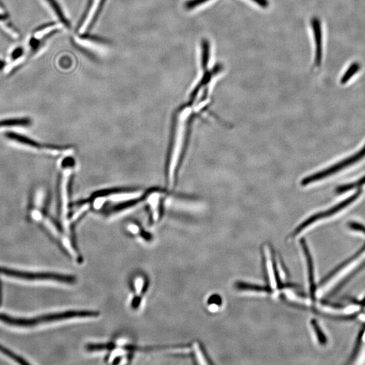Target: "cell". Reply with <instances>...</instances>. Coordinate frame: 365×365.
Masks as SVG:
<instances>
[{
  "label": "cell",
  "instance_id": "1",
  "mask_svg": "<svg viewBox=\"0 0 365 365\" xmlns=\"http://www.w3.org/2000/svg\"><path fill=\"white\" fill-rule=\"evenodd\" d=\"M99 312L94 311H69L66 312L51 313L35 317V318L24 319L14 318L8 315L0 313V321L10 326L18 327H32L37 325L58 322V321L68 320L73 319H92L97 318Z\"/></svg>",
  "mask_w": 365,
  "mask_h": 365
},
{
  "label": "cell",
  "instance_id": "2",
  "mask_svg": "<svg viewBox=\"0 0 365 365\" xmlns=\"http://www.w3.org/2000/svg\"><path fill=\"white\" fill-rule=\"evenodd\" d=\"M0 274L12 277V278L21 279L30 281L50 280L55 282L66 283V284H74L76 282L75 277L72 275L58 274L53 273H33L26 272L0 267Z\"/></svg>",
  "mask_w": 365,
  "mask_h": 365
},
{
  "label": "cell",
  "instance_id": "3",
  "mask_svg": "<svg viewBox=\"0 0 365 365\" xmlns=\"http://www.w3.org/2000/svg\"><path fill=\"white\" fill-rule=\"evenodd\" d=\"M365 156V145L359 152L356 153L351 157L342 160V161L338 162V163L334 164L332 167L328 168V169L323 170V171L318 172L313 175L305 177L301 181L302 185L306 186V185L311 184V183L317 182V181L322 180L327 177L334 175V174L338 173V172L342 171V170L353 165V164L359 162V160L363 159Z\"/></svg>",
  "mask_w": 365,
  "mask_h": 365
},
{
  "label": "cell",
  "instance_id": "4",
  "mask_svg": "<svg viewBox=\"0 0 365 365\" xmlns=\"http://www.w3.org/2000/svg\"><path fill=\"white\" fill-rule=\"evenodd\" d=\"M362 194V190H359L358 192L355 193L353 196L349 197V198L346 199L342 202H340L337 205L334 206V207L330 208V209L327 210L326 211L321 212L316 214V215L311 216V217L309 218L307 220H306L305 222L302 223L297 229H296L294 234H298L301 231H303V229L307 228V227L312 225L313 223L316 222L324 218L331 217V216L335 215V214L338 213V212L341 211L344 208L347 207L350 204H353L354 202L356 201L357 199L359 198Z\"/></svg>",
  "mask_w": 365,
  "mask_h": 365
},
{
  "label": "cell",
  "instance_id": "5",
  "mask_svg": "<svg viewBox=\"0 0 365 365\" xmlns=\"http://www.w3.org/2000/svg\"><path fill=\"white\" fill-rule=\"evenodd\" d=\"M311 24L313 32H314L315 43H316V57H315V64L317 66H320L322 60V32L320 20L315 17L311 20Z\"/></svg>",
  "mask_w": 365,
  "mask_h": 365
},
{
  "label": "cell",
  "instance_id": "6",
  "mask_svg": "<svg viewBox=\"0 0 365 365\" xmlns=\"http://www.w3.org/2000/svg\"><path fill=\"white\" fill-rule=\"evenodd\" d=\"M49 9L53 14L55 15L56 18L58 19L59 23L61 25L64 26L66 29L69 30L71 28V24H70L69 20L62 9L60 3L58 2V0H45Z\"/></svg>",
  "mask_w": 365,
  "mask_h": 365
},
{
  "label": "cell",
  "instance_id": "7",
  "mask_svg": "<svg viewBox=\"0 0 365 365\" xmlns=\"http://www.w3.org/2000/svg\"><path fill=\"white\" fill-rule=\"evenodd\" d=\"M61 26L62 25L59 22H53V23L41 26V28L33 32L32 38L37 41H41L42 39L49 37V35H51L53 32L58 31L59 29H60Z\"/></svg>",
  "mask_w": 365,
  "mask_h": 365
},
{
  "label": "cell",
  "instance_id": "8",
  "mask_svg": "<svg viewBox=\"0 0 365 365\" xmlns=\"http://www.w3.org/2000/svg\"><path fill=\"white\" fill-rule=\"evenodd\" d=\"M134 286L135 295L132 301L131 307L137 309L140 304L143 293H145L146 289H147L146 281L142 277H139L135 280Z\"/></svg>",
  "mask_w": 365,
  "mask_h": 365
},
{
  "label": "cell",
  "instance_id": "9",
  "mask_svg": "<svg viewBox=\"0 0 365 365\" xmlns=\"http://www.w3.org/2000/svg\"><path fill=\"white\" fill-rule=\"evenodd\" d=\"M365 250V243L364 244V245L362 246V247L361 248V249L359 250L358 252H357L356 253L354 254L353 257H351V258H349V259H347V261H345L344 262V263H342V264H340L339 266L337 267V268H336L335 269H334L333 271H332L330 273V274L327 275L326 278L324 279V280H322V283L321 284H324L325 283L328 282V281L330 280L331 278H332V277H334V275L336 274V273L339 272L340 271H341L342 269L345 268L346 266H347V265H349L350 263H351L353 261H355V260H356L357 258L359 257V256L361 255V254H363V252H364Z\"/></svg>",
  "mask_w": 365,
  "mask_h": 365
},
{
  "label": "cell",
  "instance_id": "10",
  "mask_svg": "<svg viewBox=\"0 0 365 365\" xmlns=\"http://www.w3.org/2000/svg\"><path fill=\"white\" fill-rule=\"evenodd\" d=\"M5 136L7 138L18 141V142L22 143V144L26 145V146L33 147V148H39V143L36 142V141L28 138V137L17 134V133H13V132H8V133L5 134Z\"/></svg>",
  "mask_w": 365,
  "mask_h": 365
},
{
  "label": "cell",
  "instance_id": "11",
  "mask_svg": "<svg viewBox=\"0 0 365 365\" xmlns=\"http://www.w3.org/2000/svg\"><path fill=\"white\" fill-rule=\"evenodd\" d=\"M210 59V43L208 39H204L202 41V67L206 71L207 70Z\"/></svg>",
  "mask_w": 365,
  "mask_h": 365
},
{
  "label": "cell",
  "instance_id": "12",
  "mask_svg": "<svg viewBox=\"0 0 365 365\" xmlns=\"http://www.w3.org/2000/svg\"><path fill=\"white\" fill-rule=\"evenodd\" d=\"M365 184V175L362 178L359 179V180L356 181V182L348 183L341 185V186L338 187L336 188V192L338 194H343V193L349 192V191L353 190L354 189L358 188L363 186Z\"/></svg>",
  "mask_w": 365,
  "mask_h": 365
},
{
  "label": "cell",
  "instance_id": "13",
  "mask_svg": "<svg viewBox=\"0 0 365 365\" xmlns=\"http://www.w3.org/2000/svg\"><path fill=\"white\" fill-rule=\"evenodd\" d=\"M365 332V327L361 330V332L359 333L358 336H357L356 344H355L353 353H352L351 358H350V363L354 362V361H355V359H357V356H358L359 352L361 351V346H362L363 338V336H364Z\"/></svg>",
  "mask_w": 365,
  "mask_h": 365
},
{
  "label": "cell",
  "instance_id": "14",
  "mask_svg": "<svg viewBox=\"0 0 365 365\" xmlns=\"http://www.w3.org/2000/svg\"><path fill=\"white\" fill-rule=\"evenodd\" d=\"M30 120L28 118H14V119L3 120L0 121V127L6 126L28 125Z\"/></svg>",
  "mask_w": 365,
  "mask_h": 365
},
{
  "label": "cell",
  "instance_id": "15",
  "mask_svg": "<svg viewBox=\"0 0 365 365\" xmlns=\"http://www.w3.org/2000/svg\"><path fill=\"white\" fill-rule=\"evenodd\" d=\"M0 353H3L5 356L8 357L9 358L14 359L17 363H20L22 365H28L29 363L27 362L25 359L22 358L20 356H18L16 354L13 353L10 350L7 349L2 345H0Z\"/></svg>",
  "mask_w": 365,
  "mask_h": 365
},
{
  "label": "cell",
  "instance_id": "16",
  "mask_svg": "<svg viewBox=\"0 0 365 365\" xmlns=\"http://www.w3.org/2000/svg\"><path fill=\"white\" fill-rule=\"evenodd\" d=\"M359 69H360V66L359 64L355 63V64H352L349 69L347 70V71H346L345 74L342 76L341 83L342 84L347 83L357 72H358Z\"/></svg>",
  "mask_w": 365,
  "mask_h": 365
},
{
  "label": "cell",
  "instance_id": "17",
  "mask_svg": "<svg viewBox=\"0 0 365 365\" xmlns=\"http://www.w3.org/2000/svg\"><path fill=\"white\" fill-rule=\"evenodd\" d=\"M209 0H188L185 3V7L187 9H194L195 7L201 5Z\"/></svg>",
  "mask_w": 365,
  "mask_h": 365
},
{
  "label": "cell",
  "instance_id": "18",
  "mask_svg": "<svg viewBox=\"0 0 365 365\" xmlns=\"http://www.w3.org/2000/svg\"><path fill=\"white\" fill-rule=\"evenodd\" d=\"M313 327L315 328V332H316L317 338H318L319 342H320L322 345H326L327 342L326 336L323 333L322 330L319 328L317 323L314 322L313 323Z\"/></svg>",
  "mask_w": 365,
  "mask_h": 365
},
{
  "label": "cell",
  "instance_id": "19",
  "mask_svg": "<svg viewBox=\"0 0 365 365\" xmlns=\"http://www.w3.org/2000/svg\"><path fill=\"white\" fill-rule=\"evenodd\" d=\"M350 229H353L354 231H359V232L363 233L365 234V226L361 223L357 222H350L349 223Z\"/></svg>",
  "mask_w": 365,
  "mask_h": 365
},
{
  "label": "cell",
  "instance_id": "20",
  "mask_svg": "<svg viewBox=\"0 0 365 365\" xmlns=\"http://www.w3.org/2000/svg\"><path fill=\"white\" fill-rule=\"evenodd\" d=\"M252 1H255L258 5L263 7H267L269 6L268 0H252Z\"/></svg>",
  "mask_w": 365,
  "mask_h": 365
},
{
  "label": "cell",
  "instance_id": "21",
  "mask_svg": "<svg viewBox=\"0 0 365 365\" xmlns=\"http://www.w3.org/2000/svg\"><path fill=\"white\" fill-rule=\"evenodd\" d=\"M5 18H7L6 10H5L4 7L2 6V5L0 3V19Z\"/></svg>",
  "mask_w": 365,
  "mask_h": 365
},
{
  "label": "cell",
  "instance_id": "22",
  "mask_svg": "<svg viewBox=\"0 0 365 365\" xmlns=\"http://www.w3.org/2000/svg\"><path fill=\"white\" fill-rule=\"evenodd\" d=\"M1 302H2V294H1V286L0 283V306H1Z\"/></svg>",
  "mask_w": 365,
  "mask_h": 365
},
{
  "label": "cell",
  "instance_id": "23",
  "mask_svg": "<svg viewBox=\"0 0 365 365\" xmlns=\"http://www.w3.org/2000/svg\"><path fill=\"white\" fill-rule=\"evenodd\" d=\"M361 305L362 306V307H365V297L364 298V299L362 301H361Z\"/></svg>",
  "mask_w": 365,
  "mask_h": 365
},
{
  "label": "cell",
  "instance_id": "24",
  "mask_svg": "<svg viewBox=\"0 0 365 365\" xmlns=\"http://www.w3.org/2000/svg\"></svg>",
  "mask_w": 365,
  "mask_h": 365
}]
</instances>
